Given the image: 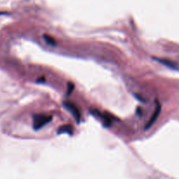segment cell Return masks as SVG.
Returning <instances> with one entry per match:
<instances>
[{"mask_svg": "<svg viewBox=\"0 0 179 179\" xmlns=\"http://www.w3.org/2000/svg\"><path fill=\"white\" fill-rule=\"evenodd\" d=\"M73 131H74V128L71 125H64V126H61V127L59 128L58 129V134H73Z\"/></svg>", "mask_w": 179, "mask_h": 179, "instance_id": "5", "label": "cell"}, {"mask_svg": "<svg viewBox=\"0 0 179 179\" xmlns=\"http://www.w3.org/2000/svg\"><path fill=\"white\" fill-rule=\"evenodd\" d=\"M154 59H155L156 61H157V62L162 64L163 66H166V67H168L171 68V69H176V70L179 69L178 65H177V63H175V62H173V61H171V60H169V59H156V58H154Z\"/></svg>", "mask_w": 179, "mask_h": 179, "instance_id": "4", "label": "cell"}, {"mask_svg": "<svg viewBox=\"0 0 179 179\" xmlns=\"http://www.w3.org/2000/svg\"><path fill=\"white\" fill-rule=\"evenodd\" d=\"M64 107L74 116V117L75 120L77 121V122H80L81 121V112H80L79 109L74 104L71 103L69 101H65L64 102Z\"/></svg>", "mask_w": 179, "mask_h": 179, "instance_id": "2", "label": "cell"}, {"mask_svg": "<svg viewBox=\"0 0 179 179\" xmlns=\"http://www.w3.org/2000/svg\"><path fill=\"white\" fill-rule=\"evenodd\" d=\"M52 120V116L44 115V114H39L33 116V128L35 130H39L41 128L46 126L50 121Z\"/></svg>", "mask_w": 179, "mask_h": 179, "instance_id": "1", "label": "cell"}, {"mask_svg": "<svg viewBox=\"0 0 179 179\" xmlns=\"http://www.w3.org/2000/svg\"><path fill=\"white\" fill-rule=\"evenodd\" d=\"M44 40H45V41L48 45H50V46H56V41L52 37H50L48 35H44Z\"/></svg>", "mask_w": 179, "mask_h": 179, "instance_id": "6", "label": "cell"}, {"mask_svg": "<svg viewBox=\"0 0 179 179\" xmlns=\"http://www.w3.org/2000/svg\"><path fill=\"white\" fill-rule=\"evenodd\" d=\"M160 112H161V105H160V103L156 101V109H155V111H154V114L151 116V118L150 119V121H148V123L146 124V126H145V128H144L145 129L150 128L154 124V122H155L156 119H157V117H158V116H159Z\"/></svg>", "mask_w": 179, "mask_h": 179, "instance_id": "3", "label": "cell"}]
</instances>
